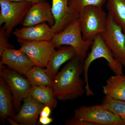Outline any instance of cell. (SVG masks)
<instances>
[{"label": "cell", "instance_id": "obj_1", "mask_svg": "<svg viewBox=\"0 0 125 125\" xmlns=\"http://www.w3.org/2000/svg\"><path fill=\"white\" fill-rule=\"evenodd\" d=\"M83 63L76 56L54 77L52 88L57 100H74L85 94V82L81 77Z\"/></svg>", "mask_w": 125, "mask_h": 125}, {"label": "cell", "instance_id": "obj_2", "mask_svg": "<svg viewBox=\"0 0 125 125\" xmlns=\"http://www.w3.org/2000/svg\"><path fill=\"white\" fill-rule=\"evenodd\" d=\"M100 58H104L106 61L109 69L115 74H123V66L114 57L104 42L101 34H97L94 38L91 46V51L84 61L83 76L85 83V94L88 97L94 95V93L90 89L89 83L90 66L93 62Z\"/></svg>", "mask_w": 125, "mask_h": 125}, {"label": "cell", "instance_id": "obj_3", "mask_svg": "<svg viewBox=\"0 0 125 125\" xmlns=\"http://www.w3.org/2000/svg\"><path fill=\"white\" fill-rule=\"evenodd\" d=\"M51 42L55 48L63 46L72 47L76 52V56L84 62L93 39L85 40L83 39L79 22L77 19L60 32L55 34Z\"/></svg>", "mask_w": 125, "mask_h": 125}, {"label": "cell", "instance_id": "obj_4", "mask_svg": "<svg viewBox=\"0 0 125 125\" xmlns=\"http://www.w3.org/2000/svg\"><path fill=\"white\" fill-rule=\"evenodd\" d=\"M107 15L102 7L96 6H88L81 10L78 19L84 40H94L97 34L104 32Z\"/></svg>", "mask_w": 125, "mask_h": 125}, {"label": "cell", "instance_id": "obj_5", "mask_svg": "<svg viewBox=\"0 0 125 125\" xmlns=\"http://www.w3.org/2000/svg\"><path fill=\"white\" fill-rule=\"evenodd\" d=\"M32 5L30 1L0 0V25L4 24L3 27L8 38L10 37L16 27L22 24L29 10Z\"/></svg>", "mask_w": 125, "mask_h": 125}, {"label": "cell", "instance_id": "obj_6", "mask_svg": "<svg viewBox=\"0 0 125 125\" xmlns=\"http://www.w3.org/2000/svg\"><path fill=\"white\" fill-rule=\"evenodd\" d=\"M4 65L0 62V75L11 91L14 109L16 113L21 107V102L28 96L31 85L27 78Z\"/></svg>", "mask_w": 125, "mask_h": 125}, {"label": "cell", "instance_id": "obj_7", "mask_svg": "<svg viewBox=\"0 0 125 125\" xmlns=\"http://www.w3.org/2000/svg\"><path fill=\"white\" fill-rule=\"evenodd\" d=\"M72 117L94 125H123L116 115L102 104L81 106L74 110Z\"/></svg>", "mask_w": 125, "mask_h": 125}, {"label": "cell", "instance_id": "obj_8", "mask_svg": "<svg viewBox=\"0 0 125 125\" xmlns=\"http://www.w3.org/2000/svg\"><path fill=\"white\" fill-rule=\"evenodd\" d=\"M123 31L108 14L106 29L101 35L114 57L125 66V32Z\"/></svg>", "mask_w": 125, "mask_h": 125}, {"label": "cell", "instance_id": "obj_9", "mask_svg": "<svg viewBox=\"0 0 125 125\" xmlns=\"http://www.w3.org/2000/svg\"><path fill=\"white\" fill-rule=\"evenodd\" d=\"M20 45V49L29 57L34 66L44 68L56 50L51 41L21 42Z\"/></svg>", "mask_w": 125, "mask_h": 125}, {"label": "cell", "instance_id": "obj_10", "mask_svg": "<svg viewBox=\"0 0 125 125\" xmlns=\"http://www.w3.org/2000/svg\"><path fill=\"white\" fill-rule=\"evenodd\" d=\"M13 34L17 38L18 42L20 43L51 41L55 33L52 27L45 23L15 29Z\"/></svg>", "mask_w": 125, "mask_h": 125}, {"label": "cell", "instance_id": "obj_11", "mask_svg": "<svg viewBox=\"0 0 125 125\" xmlns=\"http://www.w3.org/2000/svg\"><path fill=\"white\" fill-rule=\"evenodd\" d=\"M47 23L51 27L55 23L52 6L46 1L33 4L29 10L22 24L23 27Z\"/></svg>", "mask_w": 125, "mask_h": 125}, {"label": "cell", "instance_id": "obj_12", "mask_svg": "<svg viewBox=\"0 0 125 125\" xmlns=\"http://www.w3.org/2000/svg\"><path fill=\"white\" fill-rule=\"evenodd\" d=\"M0 62L10 69L26 75L34 65L27 54L20 49L13 48L4 51L0 55Z\"/></svg>", "mask_w": 125, "mask_h": 125}, {"label": "cell", "instance_id": "obj_13", "mask_svg": "<svg viewBox=\"0 0 125 125\" xmlns=\"http://www.w3.org/2000/svg\"><path fill=\"white\" fill-rule=\"evenodd\" d=\"M22 105L13 119L20 125H35L45 105L28 96L23 100Z\"/></svg>", "mask_w": 125, "mask_h": 125}, {"label": "cell", "instance_id": "obj_14", "mask_svg": "<svg viewBox=\"0 0 125 125\" xmlns=\"http://www.w3.org/2000/svg\"><path fill=\"white\" fill-rule=\"evenodd\" d=\"M74 49L69 46H63L55 50L45 68L49 75L54 79L61 66L76 56Z\"/></svg>", "mask_w": 125, "mask_h": 125}, {"label": "cell", "instance_id": "obj_15", "mask_svg": "<svg viewBox=\"0 0 125 125\" xmlns=\"http://www.w3.org/2000/svg\"><path fill=\"white\" fill-rule=\"evenodd\" d=\"M16 113L14 109L12 94L5 81L0 77V119L4 125L7 117L13 118Z\"/></svg>", "mask_w": 125, "mask_h": 125}, {"label": "cell", "instance_id": "obj_16", "mask_svg": "<svg viewBox=\"0 0 125 125\" xmlns=\"http://www.w3.org/2000/svg\"><path fill=\"white\" fill-rule=\"evenodd\" d=\"M52 9L55 19L52 29L58 33L69 24L68 14V0H52Z\"/></svg>", "mask_w": 125, "mask_h": 125}, {"label": "cell", "instance_id": "obj_17", "mask_svg": "<svg viewBox=\"0 0 125 125\" xmlns=\"http://www.w3.org/2000/svg\"><path fill=\"white\" fill-rule=\"evenodd\" d=\"M103 88L105 96L113 99L125 101V75L115 74L110 76Z\"/></svg>", "mask_w": 125, "mask_h": 125}, {"label": "cell", "instance_id": "obj_18", "mask_svg": "<svg viewBox=\"0 0 125 125\" xmlns=\"http://www.w3.org/2000/svg\"><path fill=\"white\" fill-rule=\"evenodd\" d=\"M28 96L41 103L49 106L52 109L55 108L57 106V99L52 87L31 85Z\"/></svg>", "mask_w": 125, "mask_h": 125}, {"label": "cell", "instance_id": "obj_19", "mask_svg": "<svg viewBox=\"0 0 125 125\" xmlns=\"http://www.w3.org/2000/svg\"><path fill=\"white\" fill-rule=\"evenodd\" d=\"M25 76L31 85L52 87L53 86V79L44 68L34 66Z\"/></svg>", "mask_w": 125, "mask_h": 125}, {"label": "cell", "instance_id": "obj_20", "mask_svg": "<svg viewBox=\"0 0 125 125\" xmlns=\"http://www.w3.org/2000/svg\"><path fill=\"white\" fill-rule=\"evenodd\" d=\"M106 1L107 0H68L69 24L78 19L80 12L84 7L90 5L103 7Z\"/></svg>", "mask_w": 125, "mask_h": 125}, {"label": "cell", "instance_id": "obj_21", "mask_svg": "<svg viewBox=\"0 0 125 125\" xmlns=\"http://www.w3.org/2000/svg\"><path fill=\"white\" fill-rule=\"evenodd\" d=\"M108 14L114 21L125 30V0H107Z\"/></svg>", "mask_w": 125, "mask_h": 125}, {"label": "cell", "instance_id": "obj_22", "mask_svg": "<svg viewBox=\"0 0 125 125\" xmlns=\"http://www.w3.org/2000/svg\"><path fill=\"white\" fill-rule=\"evenodd\" d=\"M101 104L116 115L122 125H125V101L113 99L105 96Z\"/></svg>", "mask_w": 125, "mask_h": 125}, {"label": "cell", "instance_id": "obj_23", "mask_svg": "<svg viewBox=\"0 0 125 125\" xmlns=\"http://www.w3.org/2000/svg\"><path fill=\"white\" fill-rule=\"evenodd\" d=\"M8 38L4 27L0 28V55L2 52L7 49L14 48L13 45L9 42Z\"/></svg>", "mask_w": 125, "mask_h": 125}, {"label": "cell", "instance_id": "obj_24", "mask_svg": "<svg viewBox=\"0 0 125 125\" xmlns=\"http://www.w3.org/2000/svg\"><path fill=\"white\" fill-rule=\"evenodd\" d=\"M52 108L49 106L45 105L43 108L40 114V116L50 117L52 113Z\"/></svg>", "mask_w": 125, "mask_h": 125}, {"label": "cell", "instance_id": "obj_25", "mask_svg": "<svg viewBox=\"0 0 125 125\" xmlns=\"http://www.w3.org/2000/svg\"><path fill=\"white\" fill-rule=\"evenodd\" d=\"M53 121V118L50 117L40 116L39 118V123L43 125H49Z\"/></svg>", "mask_w": 125, "mask_h": 125}, {"label": "cell", "instance_id": "obj_26", "mask_svg": "<svg viewBox=\"0 0 125 125\" xmlns=\"http://www.w3.org/2000/svg\"><path fill=\"white\" fill-rule=\"evenodd\" d=\"M11 1H28L31 2L33 4L38 3V2L45 1L46 0H10Z\"/></svg>", "mask_w": 125, "mask_h": 125}, {"label": "cell", "instance_id": "obj_27", "mask_svg": "<svg viewBox=\"0 0 125 125\" xmlns=\"http://www.w3.org/2000/svg\"><path fill=\"white\" fill-rule=\"evenodd\" d=\"M6 120H7L10 124L13 125H19V123L16 121L13 118L10 117H8L6 118Z\"/></svg>", "mask_w": 125, "mask_h": 125}, {"label": "cell", "instance_id": "obj_28", "mask_svg": "<svg viewBox=\"0 0 125 125\" xmlns=\"http://www.w3.org/2000/svg\"><path fill=\"white\" fill-rule=\"evenodd\" d=\"M124 32H125V31H124Z\"/></svg>", "mask_w": 125, "mask_h": 125}]
</instances>
